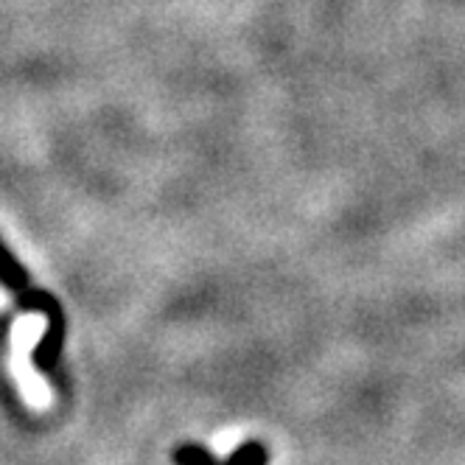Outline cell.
Here are the masks:
<instances>
[{"label":"cell","instance_id":"obj_3","mask_svg":"<svg viewBox=\"0 0 465 465\" xmlns=\"http://www.w3.org/2000/svg\"><path fill=\"white\" fill-rule=\"evenodd\" d=\"M267 462H270V451L263 449V443L247 440V443H242L236 451H232L222 465H267Z\"/></svg>","mask_w":465,"mask_h":465},{"label":"cell","instance_id":"obj_1","mask_svg":"<svg viewBox=\"0 0 465 465\" xmlns=\"http://www.w3.org/2000/svg\"><path fill=\"white\" fill-rule=\"evenodd\" d=\"M0 283H4L15 294H23V292L31 289V281H28L25 267L9 252V247L4 242H0Z\"/></svg>","mask_w":465,"mask_h":465},{"label":"cell","instance_id":"obj_2","mask_svg":"<svg viewBox=\"0 0 465 465\" xmlns=\"http://www.w3.org/2000/svg\"><path fill=\"white\" fill-rule=\"evenodd\" d=\"M172 460L177 465H222V460L216 454H211L205 446H199V443H180L174 449Z\"/></svg>","mask_w":465,"mask_h":465}]
</instances>
